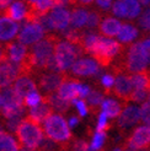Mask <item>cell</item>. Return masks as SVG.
<instances>
[{"label": "cell", "mask_w": 150, "mask_h": 151, "mask_svg": "<svg viewBox=\"0 0 150 151\" xmlns=\"http://www.w3.org/2000/svg\"><path fill=\"white\" fill-rule=\"evenodd\" d=\"M48 19L53 29L64 31L70 24L71 15H70V11L68 10V6H57L48 14Z\"/></svg>", "instance_id": "4fadbf2b"}, {"label": "cell", "mask_w": 150, "mask_h": 151, "mask_svg": "<svg viewBox=\"0 0 150 151\" xmlns=\"http://www.w3.org/2000/svg\"><path fill=\"white\" fill-rule=\"evenodd\" d=\"M132 92H133V85H132L131 75L124 73H116L112 95H115L119 100H122L123 103H125V102H129Z\"/></svg>", "instance_id": "30bf717a"}, {"label": "cell", "mask_w": 150, "mask_h": 151, "mask_svg": "<svg viewBox=\"0 0 150 151\" xmlns=\"http://www.w3.org/2000/svg\"><path fill=\"white\" fill-rule=\"evenodd\" d=\"M123 151H134V150H132V149H128V147H125Z\"/></svg>", "instance_id": "f6af8a7d"}, {"label": "cell", "mask_w": 150, "mask_h": 151, "mask_svg": "<svg viewBox=\"0 0 150 151\" xmlns=\"http://www.w3.org/2000/svg\"><path fill=\"white\" fill-rule=\"evenodd\" d=\"M91 87H90L89 85H86V84H82L81 82V85H80V96L79 97H81V99H85V97H87L89 96V93L91 92Z\"/></svg>", "instance_id": "74e56055"}, {"label": "cell", "mask_w": 150, "mask_h": 151, "mask_svg": "<svg viewBox=\"0 0 150 151\" xmlns=\"http://www.w3.org/2000/svg\"><path fill=\"white\" fill-rule=\"evenodd\" d=\"M140 120L150 127V102H144L140 107Z\"/></svg>", "instance_id": "d590c367"}, {"label": "cell", "mask_w": 150, "mask_h": 151, "mask_svg": "<svg viewBox=\"0 0 150 151\" xmlns=\"http://www.w3.org/2000/svg\"><path fill=\"white\" fill-rule=\"evenodd\" d=\"M138 36V28L132 24H122L121 31L118 33V40L121 43H129Z\"/></svg>", "instance_id": "4316f807"}, {"label": "cell", "mask_w": 150, "mask_h": 151, "mask_svg": "<svg viewBox=\"0 0 150 151\" xmlns=\"http://www.w3.org/2000/svg\"><path fill=\"white\" fill-rule=\"evenodd\" d=\"M133 92L131 96L132 102H145L150 96V73L144 70L138 74L131 75Z\"/></svg>", "instance_id": "52a82bcc"}, {"label": "cell", "mask_w": 150, "mask_h": 151, "mask_svg": "<svg viewBox=\"0 0 150 151\" xmlns=\"http://www.w3.org/2000/svg\"><path fill=\"white\" fill-rule=\"evenodd\" d=\"M125 146L132 150H146L150 146V127L140 125L136 128L125 140Z\"/></svg>", "instance_id": "9c48e42d"}, {"label": "cell", "mask_w": 150, "mask_h": 151, "mask_svg": "<svg viewBox=\"0 0 150 151\" xmlns=\"http://www.w3.org/2000/svg\"><path fill=\"white\" fill-rule=\"evenodd\" d=\"M122 27V22L115 19V17H105L102 19L101 24L99 25V29L100 32L106 36V37H113V36H118L119 31H121Z\"/></svg>", "instance_id": "44dd1931"}, {"label": "cell", "mask_w": 150, "mask_h": 151, "mask_svg": "<svg viewBox=\"0 0 150 151\" xmlns=\"http://www.w3.org/2000/svg\"><path fill=\"white\" fill-rule=\"evenodd\" d=\"M4 50H5L6 60H9V62L15 63V64H21L28 54L27 47L24 46L22 43H20L19 41L6 43L4 46Z\"/></svg>", "instance_id": "2e32d148"}, {"label": "cell", "mask_w": 150, "mask_h": 151, "mask_svg": "<svg viewBox=\"0 0 150 151\" xmlns=\"http://www.w3.org/2000/svg\"><path fill=\"white\" fill-rule=\"evenodd\" d=\"M52 114H53V109H52L50 104L46 101V99H44V96H43V102L37 106V107L30 109L27 117L31 118L33 122L41 124V123H44V120L48 117H50Z\"/></svg>", "instance_id": "ffe728a7"}, {"label": "cell", "mask_w": 150, "mask_h": 151, "mask_svg": "<svg viewBox=\"0 0 150 151\" xmlns=\"http://www.w3.org/2000/svg\"><path fill=\"white\" fill-rule=\"evenodd\" d=\"M21 75V64H15L9 60L0 63V90L9 87Z\"/></svg>", "instance_id": "8fae6325"}, {"label": "cell", "mask_w": 150, "mask_h": 151, "mask_svg": "<svg viewBox=\"0 0 150 151\" xmlns=\"http://www.w3.org/2000/svg\"><path fill=\"white\" fill-rule=\"evenodd\" d=\"M148 64L150 63H149L148 54L143 47V43L137 42L129 46L123 62H121V64H119V68L128 73H132L133 75V74L144 71L146 69Z\"/></svg>", "instance_id": "277c9868"}, {"label": "cell", "mask_w": 150, "mask_h": 151, "mask_svg": "<svg viewBox=\"0 0 150 151\" xmlns=\"http://www.w3.org/2000/svg\"><path fill=\"white\" fill-rule=\"evenodd\" d=\"M46 101L50 104V107L53 111L59 112V113H66L70 109V102H66L62 99H59L57 96V93H52V95H47L44 96Z\"/></svg>", "instance_id": "484cf974"}, {"label": "cell", "mask_w": 150, "mask_h": 151, "mask_svg": "<svg viewBox=\"0 0 150 151\" xmlns=\"http://www.w3.org/2000/svg\"><path fill=\"white\" fill-rule=\"evenodd\" d=\"M141 43H143V47L146 52L148 58H149V63H150V36L148 37V38H145L144 41H141Z\"/></svg>", "instance_id": "ab89813d"}, {"label": "cell", "mask_w": 150, "mask_h": 151, "mask_svg": "<svg viewBox=\"0 0 150 151\" xmlns=\"http://www.w3.org/2000/svg\"><path fill=\"white\" fill-rule=\"evenodd\" d=\"M74 4H75V1H74ZM70 15H71L70 22H71V25H73V28L80 29L81 27L86 26L87 19H89V11L85 10L84 7L78 6L76 4H75V7L71 10Z\"/></svg>", "instance_id": "cb8c5ba5"}, {"label": "cell", "mask_w": 150, "mask_h": 151, "mask_svg": "<svg viewBox=\"0 0 150 151\" xmlns=\"http://www.w3.org/2000/svg\"><path fill=\"white\" fill-rule=\"evenodd\" d=\"M6 60V57H5V50H4V47L0 46V63H3Z\"/></svg>", "instance_id": "7bdbcfd3"}, {"label": "cell", "mask_w": 150, "mask_h": 151, "mask_svg": "<svg viewBox=\"0 0 150 151\" xmlns=\"http://www.w3.org/2000/svg\"><path fill=\"white\" fill-rule=\"evenodd\" d=\"M21 147L36 151L43 141V130L38 123L33 122L31 118H24L15 132Z\"/></svg>", "instance_id": "6da1fadb"}, {"label": "cell", "mask_w": 150, "mask_h": 151, "mask_svg": "<svg viewBox=\"0 0 150 151\" xmlns=\"http://www.w3.org/2000/svg\"><path fill=\"white\" fill-rule=\"evenodd\" d=\"M12 87L22 100H25V97L27 95L37 91V88H38L35 79L31 78V76H20V78H17L16 81L12 84Z\"/></svg>", "instance_id": "d6986e66"}, {"label": "cell", "mask_w": 150, "mask_h": 151, "mask_svg": "<svg viewBox=\"0 0 150 151\" xmlns=\"http://www.w3.org/2000/svg\"><path fill=\"white\" fill-rule=\"evenodd\" d=\"M43 132L46 138L59 145H69L71 132L68 122L61 114H52L43 123Z\"/></svg>", "instance_id": "3957f363"}, {"label": "cell", "mask_w": 150, "mask_h": 151, "mask_svg": "<svg viewBox=\"0 0 150 151\" xmlns=\"http://www.w3.org/2000/svg\"><path fill=\"white\" fill-rule=\"evenodd\" d=\"M149 6H150V4H149Z\"/></svg>", "instance_id": "7dc6e473"}, {"label": "cell", "mask_w": 150, "mask_h": 151, "mask_svg": "<svg viewBox=\"0 0 150 151\" xmlns=\"http://www.w3.org/2000/svg\"><path fill=\"white\" fill-rule=\"evenodd\" d=\"M140 119V108L134 104H125L124 108L118 117V127L121 129H127L136 123L139 122Z\"/></svg>", "instance_id": "e0dca14e"}, {"label": "cell", "mask_w": 150, "mask_h": 151, "mask_svg": "<svg viewBox=\"0 0 150 151\" xmlns=\"http://www.w3.org/2000/svg\"><path fill=\"white\" fill-rule=\"evenodd\" d=\"M110 128H111V124L108 123V117L101 112L99 114V120H97V124H96V132L106 133Z\"/></svg>", "instance_id": "836d02e7"}, {"label": "cell", "mask_w": 150, "mask_h": 151, "mask_svg": "<svg viewBox=\"0 0 150 151\" xmlns=\"http://www.w3.org/2000/svg\"><path fill=\"white\" fill-rule=\"evenodd\" d=\"M80 85L81 82L76 79H73L69 76H65L62 85L57 90V96L66 102H73L76 100V97L80 96Z\"/></svg>", "instance_id": "7c38bea8"}, {"label": "cell", "mask_w": 150, "mask_h": 151, "mask_svg": "<svg viewBox=\"0 0 150 151\" xmlns=\"http://www.w3.org/2000/svg\"><path fill=\"white\" fill-rule=\"evenodd\" d=\"M36 151H37V150H36Z\"/></svg>", "instance_id": "c3c4849f"}, {"label": "cell", "mask_w": 150, "mask_h": 151, "mask_svg": "<svg viewBox=\"0 0 150 151\" xmlns=\"http://www.w3.org/2000/svg\"><path fill=\"white\" fill-rule=\"evenodd\" d=\"M71 74L78 76H92L100 71V65L95 59L82 58L78 59L71 66Z\"/></svg>", "instance_id": "9a60e30c"}, {"label": "cell", "mask_w": 150, "mask_h": 151, "mask_svg": "<svg viewBox=\"0 0 150 151\" xmlns=\"http://www.w3.org/2000/svg\"><path fill=\"white\" fill-rule=\"evenodd\" d=\"M20 26L17 22L6 16H0V42L11 41L19 33Z\"/></svg>", "instance_id": "ac0fdd59"}, {"label": "cell", "mask_w": 150, "mask_h": 151, "mask_svg": "<svg viewBox=\"0 0 150 151\" xmlns=\"http://www.w3.org/2000/svg\"><path fill=\"white\" fill-rule=\"evenodd\" d=\"M106 138H107V134L106 133H99V132H95L91 137V150L92 151H101L105 141H106Z\"/></svg>", "instance_id": "f1b7e54d"}, {"label": "cell", "mask_w": 150, "mask_h": 151, "mask_svg": "<svg viewBox=\"0 0 150 151\" xmlns=\"http://www.w3.org/2000/svg\"><path fill=\"white\" fill-rule=\"evenodd\" d=\"M96 5L100 7V9H103V10H108L110 7H112V5H113V3L112 1H103V0H99V1H96Z\"/></svg>", "instance_id": "f35d334b"}, {"label": "cell", "mask_w": 150, "mask_h": 151, "mask_svg": "<svg viewBox=\"0 0 150 151\" xmlns=\"http://www.w3.org/2000/svg\"><path fill=\"white\" fill-rule=\"evenodd\" d=\"M122 44L119 42L99 36L89 53L100 65L108 66L122 53Z\"/></svg>", "instance_id": "7a4b0ae2"}, {"label": "cell", "mask_w": 150, "mask_h": 151, "mask_svg": "<svg viewBox=\"0 0 150 151\" xmlns=\"http://www.w3.org/2000/svg\"><path fill=\"white\" fill-rule=\"evenodd\" d=\"M79 55L78 49L73 44L66 41H58L54 49V59L58 69L61 71H65L71 69L74 63L76 62V58Z\"/></svg>", "instance_id": "8992f818"}, {"label": "cell", "mask_w": 150, "mask_h": 151, "mask_svg": "<svg viewBox=\"0 0 150 151\" xmlns=\"http://www.w3.org/2000/svg\"><path fill=\"white\" fill-rule=\"evenodd\" d=\"M103 96H105L103 91H100V90H91V92L86 97V104L89 107V111L94 113V114L101 109V104L105 101Z\"/></svg>", "instance_id": "d4e9b609"}, {"label": "cell", "mask_w": 150, "mask_h": 151, "mask_svg": "<svg viewBox=\"0 0 150 151\" xmlns=\"http://www.w3.org/2000/svg\"><path fill=\"white\" fill-rule=\"evenodd\" d=\"M27 15V4L22 1H14L9 5V7L4 11V16L11 19L12 21L17 22L25 20Z\"/></svg>", "instance_id": "7402d4cb"}, {"label": "cell", "mask_w": 150, "mask_h": 151, "mask_svg": "<svg viewBox=\"0 0 150 151\" xmlns=\"http://www.w3.org/2000/svg\"><path fill=\"white\" fill-rule=\"evenodd\" d=\"M65 76L66 75L63 74L62 71L41 70V71H36L33 74L37 87H38L41 91L46 92V96L57 92V90L62 85V82L64 81Z\"/></svg>", "instance_id": "5b68a950"}, {"label": "cell", "mask_w": 150, "mask_h": 151, "mask_svg": "<svg viewBox=\"0 0 150 151\" xmlns=\"http://www.w3.org/2000/svg\"><path fill=\"white\" fill-rule=\"evenodd\" d=\"M46 31L38 24V22H32V24H25L24 27L17 35V41L24 46H31V44L38 43L41 40L44 38Z\"/></svg>", "instance_id": "ba28073f"}, {"label": "cell", "mask_w": 150, "mask_h": 151, "mask_svg": "<svg viewBox=\"0 0 150 151\" xmlns=\"http://www.w3.org/2000/svg\"><path fill=\"white\" fill-rule=\"evenodd\" d=\"M3 106H4L3 99H1V96H0V114H1V112H3Z\"/></svg>", "instance_id": "ee69618b"}, {"label": "cell", "mask_w": 150, "mask_h": 151, "mask_svg": "<svg viewBox=\"0 0 150 151\" xmlns=\"http://www.w3.org/2000/svg\"><path fill=\"white\" fill-rule=\"evenodd\" d=\"M75 107H76V109H78V112H79V114H80V117H85V116H87V113L90 112L89 111V107H87V104H86V102L85 101H82V100H74L73 102H71Z\"/></svg>", "instance_id": "8d00e7d4"}, {"label": "cell", "mask_w": 150, "mask_h": 151, "mask_svg": "<svg viewBox=\"0 0 150 151\" xmlns=\"http://www.w3.org/2000/svg\"><path fill=\"white\" fill-rule=\"evenodd\" d=\"M138 24L146 31H150V9H145L143 14H140Z\"/></svg>", "instance_id": "e575fe53"}, {"label": "cell", "mask_w": 150, "mask_h": 151, "mask_svg": "<svg viewBox=\"0 0 150 151\" xmlns=\"http://www.w3.org/2000/svg\"><path fill=\"white\" fill-rule=\"evenodd\" d=\"M141 6L139 1L128 0V1H116L112 5V12L119 17L134 19L140 14Z\"/></svg>", "instance_id": "5bb4252c"}, {"label": "cell", "mask_w": 150, "mask_h": 151, "mask_svg": "<svg viewBox=\"0 0 150 151\" xmlns=\"http://www.w3.org/2000/svg\"><path fill=\"white\" fill-rule=\"evenodd\" d=\"M42 102H43V96L40 95L37 91L27 95V96L25 97V100H24L25 106H27V107H30V108H35V107H37L38 104H41Z\"/></svg>", "instance_id": "4dcf8cb0"}, {"label": "cell", "mask_w": 150, "mask_h": 151, "mask_svg": "<svg viewBox=\"0 0 150 151\" xmlns=\"http://www.w3.org/2000/svg\"><path fill=\"white\" fill-rule=\"evenodd\" d=\"M79 123H80V119H79L78 117H70V118H69V122H68V124L70 125V128L76 127Z\"/></svg>", "instance_id": "60d3db41"}, {"label": "cell", "mask_w": 150, "mask_h": 151, "mask_svg": "<svg viewBox=\"0 0 150 151\" xmlns=\"http://www.w3.org/2000/svg\"><path fill=\"white\" fill-rule=\"evenodd\" d=\"M69 151H92V150L86 140L75 139L69 144Z\"/></svg>", "instance_id": "1f68e13d"}, {"label": "cell", "mask_w": 150, "mask_h": 151, "mask_svg": "<svg viewBox=\"0 0 150 151\" xmlns=\"http://www.w3.org/2000/svg\"><path fill=\"white\" fill-rule=\"evenodd\" d=\"M10 4H11V1H6V0H3V1H0V12L5 11L7 7H9Z\"/></svg>", "instance_id": "b9f144b4"}, {"label": "cell", "mask_w": 150, "mask_h": 151, "mask_svg": "<svg viewBox=\"0 0 150 151\" xmlns=\"http://www.w3.org/2000/svg\"><path fill=\"white\" fill-rule=\"evenodd\" d=\"M101 21H102V15L99 11H96V10L89 11V19H87V24H86V26L89 28H94L96 26H99L101 24Z\"/></svg>", "instance_id": "d6a6232c"}, {"label": "cell", "mask_w": 150, "mask_h": 151, "mask_svg": "<svg viewBox=\"0 0 150 151\" xmlns=\"http://www.w3.org/2000/svg\"><path fill=\"white\" fill-rule=\"evenodd\" d=\"M22 147L19 144V141L15 140L11 134L5 132L0 140V151H20Z\"/></svg>", "instance_id": "83f0119b"}, {"label": "cell", "mask_w": 150, "mask_h": 151, "mask_svg": "<svg viewBox=\"0 0 150 151\" xmlns=\"http://www.w3.org/2000/svg\"><path fill=\"white\" fill-rule=\"evenodd\" d=\"M125 103H121L112 99H106L101 104V111L108 118H118L124 108Z\"/></svg>", "instance_id": "603a6c76"}, {"label": "cell", "mask_w": 150, "mask_h": 151, "mask_svg": "<svg viewBox=\"0 0 150 151\" xmlns=\"http://www.w3.org/2000/svg\"><path fill=\"white\" fill-rule=\"evenodd\" d=\"M115 79L113 75L107 73V74H103L101 75V85L103 87V93L105 95H111L112 93V88H113L115 85Z\"/></svg>", "instance_id": "f546056e"}, {"label": "cell", "mask_w": 150, "mask_h": 151, "mask_svg": "<svg viewBox=\"0 0 150 151\" xmlns=\"http://www.w3.org/2000/svg\"><path fill=\"white\" fill-rule=\"evenodd\" d=\"M20 151H27V149H24V147H22V149H21Z\"/></svg>", "instance_id": "bcb514c9"}]
</instances>
